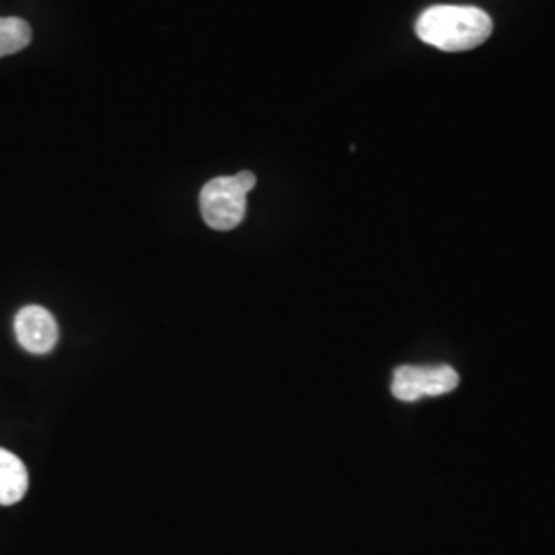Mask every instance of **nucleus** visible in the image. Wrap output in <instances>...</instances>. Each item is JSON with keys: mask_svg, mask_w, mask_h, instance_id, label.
I'll return each mask as SVG.
<instances>
[{"mask_svg": "<svg viewBox=\"0 0 555 555\" xmlns=\"http://www.w3.org/2000/svg\"><path fill=\"white\" fill-rule=\"evenodd\" d=\"M494 23L477 7L437 4L416 21V36L442 52H467L492 36Z\"/></svg>", "mask_w": 555, "mask_h": 555, "instance_id": "f257e3e1", "label": "nucleus"}, {"mask_svg": "<svg viewBox=\"0 0 555 555\" xmlns=\"http://www.w3.org/2000/svg\"><path fill=\"white\" fill-rule=\"evenodd\" d=\"M256 183L258 178L251 171L210 179L199 192V212L204 222L215 231L237 229L247 212V194Z\"/></svg>", "mask_w": 555, "mask_h": 555, "instance_id": "f03ea898", "label": "nucleus"}, {"mask_svg": "<svg viewBox=\"0 0 555 555\" xmlns=\"http://www.w3.org/2000/svg\"><path fill=\"white\" fill-rule=\"evenodd\" d=\"M459 385V375L451 366H399L393 373L391 391L399 401H417L426 396L451 393Z\"/></svg>", "mask_w": 555, "mask_h": 555, "instance_id": "7ed1b4c3", "label": "nucleus"}, {"mask_svg": "<svg viewBox=\"0 0 555 555\" xmlns=\"http://www.w3.org/2000/svg\"><path fill=\"white\" fill-rule=\"evenodd\" d=\"M15 336L23 350L31 354H48L59 344V323L48 309L29 305L23 307L15 318Z\"/></svg>", "mask_w": 555, "mask_h": 555, "instance_id": "20e7f679", "label": "nucleus"}, {"mask_svg": "<svg viewBox=\"0 0 555 555\" xmlns=\"http://www.w3.org/2000/svg\"><path fill=\"white\" fill-rule=\"evenodd\" d=\"M29 490V472L20 456L0 447V506H13Z\"/></svg>", "mask_w": 555, "mask_h": 555, "instance_id": "39448f33", "label": "nucleus"}, {"mask_svg": "<svg viewBox=\"0 0 555 555\" xmlns=\"http://www.w3.org/2000/svg\"><path fill=\"white\" fill-rule=\"evenodd\" d=\"M31 25L20 17H0V59L17 54L31 43Z\"/></svg>", "mask_w": 555, "mask_h": 555, "instance_id": "423d86ee", "label": "nucleus"}]
</instances>
